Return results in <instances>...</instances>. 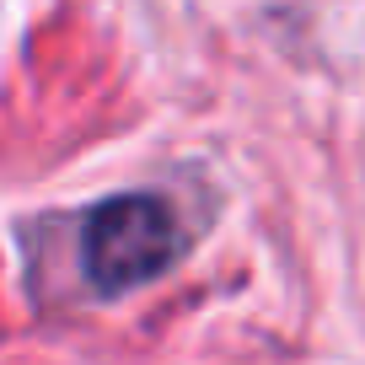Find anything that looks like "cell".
<instances>
[{"label": "cell", "mask_w": 365, "mask_h": 365, "mask_svg": "<svg viewBox=\"0 0 365 365\" xmlns=\"http://www.w3.org/2000/svg\"><path fill=\"white\" fill-rule=\"evenodd\" d=\"M182 237L178 215L156 194H118L81 220V269L97 290H135L172 269Z\"/></svg>", "instance_id": "1"}]
</instances>
